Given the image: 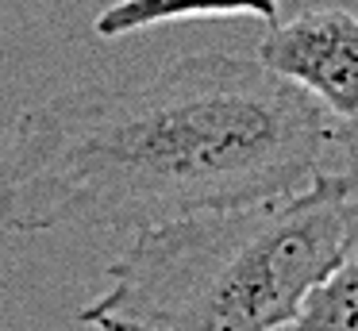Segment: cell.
<instances>
[{
  "instance_id": "3957f363",
  "label": "cell",
  "mask_w": 358,
  "mask_h": 331,
  "mask_svg": "<svg viewBox=\"0 0 358 331\" xmlns=\"http://www.w3.org/2000/svg\"><path fill=\"white\" fill-rule=\"evenodd\" d=\"M255 58L281 81L308 92L335 123L358 120V15L304 8L266 27Z\"/></svg>"
},
{
  "instance_id": "5b68a950",
  "label": "cell",
  "mask_w": 358,
  "mask_h": 331,
  "mask_svg": "<svg viewBox=\"0 0 358 331\" xmlns=\"http://www.w3.org/2000/svg\"><path fill=\"white\" fill-rule=\"evenodd\" d=\"M278 331H358V227L301 312Z\"/></svg>"
},
{
  "instance_id": "6da1fadb",
  "label": "cell",
  "mask_w": 358,
  "mask_h": 331,
  "mask_svg": "<svg viewBox=\"0 0 358 331\" xmlns=\"http://www.w3.org/2000/svg\"><path fill=\"white\" fill-rule=\"evenodd\" d=\"M335 120L250 54L204 50L135 81L78 85L16 115L0 150V227L147 231L301 192Z\"/></svg>"
},
{
  "instance_id": "7a4b0ae2",
  "label": "cell",
  "mask_w": 358,
  "mask_h": 331,
  "mask_svg": "<svg viewBox=\"0 0 358 331\" xmlns=\"http://www.w3.org/2000/svg\"><path fill=\"white\" fill-rule=\"evenodd\" d=\"M358 227V200L320 174L308 189L135 231L104 289L78 308L89 331H278L301 312Z\"/></svg>"
},
{
  "instance_id": "277c9868",
  "label": "cell",
  "mask_w": 358,
  "mask_h": 331,
  "mask_svg": "<svg viewBox=\"0 0 358 331\" xmlns=\"http://www.w3.org/2000/svg\"><path fill=\"white\" fill-rule=\"evenodd\" d=\"M231 15H250L273 27L281 23V0H116L96 12L93 31L101 38H120L147 27H166V23L231 20Z\"/></svg>"
},
{
  "instance_id": "8992f818",
  "label": "cell",
  "mask_w": 358,
  "mask_h": 331,
  "mask_svg": "<svg viewBox=\"0 0 358 331\" xmlns=\"http://www.w3.org/2000/svg\"><path fill=\"white\" fill-rule=\"evenodd\" d=\"M327 177L343 185L350 197L358 200V120L350 123H335L331 131V150H327Z\"/></svg>"
}]
</instances>
